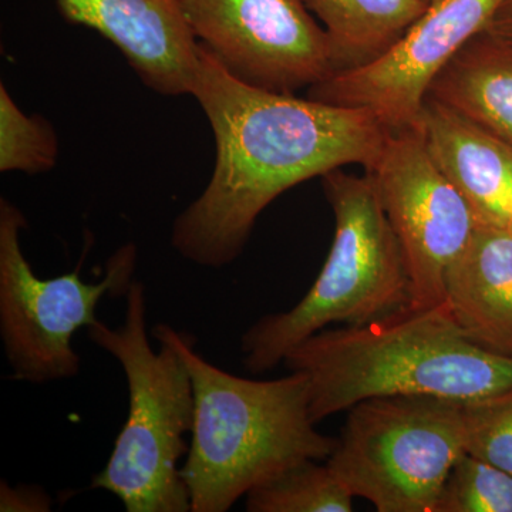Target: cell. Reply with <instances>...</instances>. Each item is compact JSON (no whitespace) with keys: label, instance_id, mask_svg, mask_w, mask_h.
Returning a JSON list of instances; mask_svg holds the SVG:
<instances>
[{"label":"cell","instance_id":"15","mask_svg":"<svg viewBox=\"0 0 512 512\" xmlns=\"http://www.w3.org/2000/svg\"><path fill=\"white\" fill-rule=\"evenodd\" d=\"M303 2L329 37L335 73L366 66L386 55L429 9L423 0Z\"/></svg>","mask_w":512,"mask_h":512},{"label":"cell","instance_id":"19","mask_svg":"<svg viewBox=\"0 0 512 512\" xmlns=\"http://www.w3.org/2000/svg\"><path fill=\"white\" fill-rule=\"evenodd\" d=\"M466 453L512 474V396L464 406Z\"/></svg>","mask_w":512,"mask_h":512},{"label":"cell","instance_id":"1","mask_svg":"<svg viewBox=\"0 0 512 512\" xmlns=\"http://www.w3.org/2000/svg\"><path fill=\"white\" fill-rule=\"evenodd\" d=\"M192 97L210 121L217 161L200 197L175 218L171 245L204 268L238 259L259 215L285 191L345 165L372 167L392 131L362 107L239 82L201 45Z\"/></svg>","mask_w":512,"mask_h":512},{"label":"cell","instance_id":"11","mask_svg":"<svg viewBox=\"0 0 512 512\" xmlns=\"http://www.w3.org/2000/svg\"><path fill=\"white\" fill-rule=\"evenodd\" d=\"M66 22L93 29L161 96H192L200 45L181 0H57Z\"/></svg>","mask_w":512,"mask_h":512},{"label":"cell","instance_id":"8","mask_svg":"<svg viewBox=\"0 0 512 512\" xmlns=\"http://www.w3.org/2000/svg\"><path fill=\"white\" fill-rule=\"evenodd\" d=\"M195 39L239 82L296 94L335 73L325 29L303 0H181Z\"/></svg>","mask_w":512,"mask_h":512},{"label":"cell","instance_id":"23","mask_svg":"<svg viewBox=\"0 0 512 512\" xmlns=\"http://www.w3.org/2000/svg\"><path fill=\"white\" fill-rule=\"evenodd\" d=\"M510 228L512 229V222H511V227Z\"/></svg>","mask_w":512,"mask_h":512},{"label":"cell","instance_id":"2","mask_svg":"<svg viewBox=\"0 0 512 512\" xmlns=\"http://www.w3.org/2000/svg\"><path fill=\"white\" fill-rule=\"evenodd\" d=\"M284 363L308 376L316 424L377 397L477 406L512 396V357L468 339L446 302L409 305L367 325L320 330Z\"/></svg>","mask_w":512,"mask_h":512},{"label":"cell","instance_id":"10","mask_svg":"<svg viewBox=\"0 0 512 512\" xmlns=\"http://www.w3.org/2000/svg\"><path fill=\"white\" fill-rule=\"evenodd\" d=\"M505 0H439L406 35L366 66L332 74L308 90L309 99L362 107L389 130L413 126L431 83L447 63L487 30Z\"/></svg>","mask_w":512,"mask_h":512},{"label":"cell","instance_id":"22","mask_svg":"<svg viewBox=\"0 0 512 512\" xmlns=\"http://www.w3.org/2000/svg\"><path fill=\"white\" fill-rule=\"evenodd\" d=\"M426 5H433V3L439 2V0H423Z\"/></svg>","mask_w":512,"mask_h":512},{"label":"cell","instance_id":"17","mask_svg":"<svg viewBox=\"0 0 512 512\" xmlns=\"http://www.w3.org/2000/svg\"><path fill=\"white\" fill-rule=\"evenodd\" d=\"M59 141L40 114H26L0 84V171L43 174L55 168Z\"/></svg>","mask_w":512,"mask_h":512},{"label":"cell","instance_id":"14","mask_svg":"<svg viewBox=\"0 0 512 512\" xmlns=\"http://www.w3.org/2000/svg\"><path fill=\"white\" fill-rule=\"evenodd\" d=\"M427 97L512 146V43L480 33L437 74Z\"/></svg>","mask_w":512,"mask_h":512},{"label":"cell","instance_id":"12","mask_svg":"<svg viewBox=\"0 0 512 512\" xmlns=\"http://www.w3.org/2000/svg\"><path fill=\"white\" fill-rule=\"evenodd\" d=\"M429 156L467 202L477 225L510 228L512 146L427 97L416 121Z\"/></svg>","mask_w":512,"mask_h":512},{"label":"cell","instance_id":"13","mask_svg":"<svg viewBox=\"0 0 512 512\" xmlns=\"http://www.w3.org/2000/svg\"><path fill=\"white\" fill-rule=\"evenodd\" d=\"M444 302L468 339L512 357V229L477 225L448 269Z\"/></svg>","mask_w":512,"mask_h":512},{"label":"cell","instance_id":"16","mask_svg":"<svg viewBox=\"0 0 512 512\" xmlns=\"http://www.w3.org/2000/svg\"><path fill=\"white\" fill-rule=\"evenodd\" d=\"M355 495L326 464L303 461L247 495L249 512H350Z\"/></svg>","mask_w":512,"mask_h":512},{"label":"cell","instance_id":"20","mask_svg":"<svg viewBox=\"0 0 512 512\" xmlns=\"http://www.w3.org/2000/svg\"><path fill=\"white\" fill-rule=\"evenodd\" d=\"M52 510V498L39 485H0V511L46 512Z\"/></svg>","mask_w":512,"mask_h":512},{"label":"cell","instance_id":"9","mask_svg":"<svg viewBox=\"0 0 512 512\" xmlns=\"http://www.w3.org/2000/svg\"><path fill=\"white\" fill-rule=\"evenodd\" d=\"M365 173L402 247L412 305H440L448 269L476 232L473 211L431 160L416 124L390 131Z\"/></svg>","mask_w":512,"mask_h":512},{"label":"cell","instance_id":"7","mask_svg":"<svg viewBox=\"0 0 512 512\" xmlns=\"http://www.w3.org/2000/svg\"><path fill=\"white\" fill-rule=\"evenodd\" d=\"M26 228L23 212L0 198V339L10 377L33 384L72 379L80 370L74 335L99 322L104 298L127 295L136 281L137 247L117 249L96 284L83 281L82 262L69 274L39 278L23 254Z\"/></svg>","mask_w":512,"mask_h":512},{"label":"cell","instance_id":"5","mask_svg":"<svg viewBox=\"0 0 512 512\" xmlns=\"http://www.w3.org/2000/svg\"><path fill=\"white\" fill-rule=\"evenodd\" d=\"M87 336L120 363L128 387L126 423L92 487L114 495L127 512H191L180 461L190 450L194 384L170 340L154 336L160 348L151 346L143 282L128 289L123 325L110 328L99 320Z\"/></svg>","mask_w":512,"mask_h":512},{"label":"cell","instance_id":"18","mask_svg":"<svg viewBox=\"0 0 512 512\" xmlns=\"http://www.w3.org/2000/svg\"><path fill=\"white\" fill-rule=\"evenodd\" d=\"M436 512H512V474L464 453L448 474Z\"/></svg>","mask_w":512,"mask_h":512},{"label":"cell","instance_id":"21","mask_svg":"<svg viewBox=\"0 0 512 512\" xmlns=\"http://www.w3.org/2000/svg\"><path fill=\"white\" fill-rule=\"evenodd\" d=\"M485 32L512 43V0H505Z\"/></svg>","mask_w":512,"mask_h":512},{"label":"cell","instance_id":"6","mask_svg":"<svg viewBox=\"0 0 512 512\" xmlns=\"http://www.w3.org/2000/svg\"><path fill=\"white\" fill-rule=\"evenodd\" d=\"M464 453L463 404L377 397L350 407L326 463L379 512H436L448 474Z\"/></svg>","mask_w":512,"mask_h":512},{"label":"cell","instance_id":"3","mask_svg":"<svg viewBox=\"0 0 512 512\" xmlns=\"http://www.w3.org/2000/svg\"><path fill=\"white\" fill-rule=\"evenodd\" d=\"M153 336L173 343L194 384V427L181 466L191 512H227L288 468L326 461L335 450L338 439L316 430L305 373L245 379L205 360L190 335L167 323Z\"/></svg>","mask_w":512,"mask_h":512},{"label":"cell","instance_id":"4","mask_svg":"<svg viewBox=\"0 0 512 512\" xmlns=\"http://www.w3.org/2000/svg\"><path fill=\"white\" fill-rule=\"evenodd\" d=\"M322 183L335 217L328 259L292 309L265 315L242 335V363L251 373L274 369L330 325H367L412 305L406 259L372 177L339 168Z\"/></svg>","mask_w":512,"mask_h":512}]
</instances>
